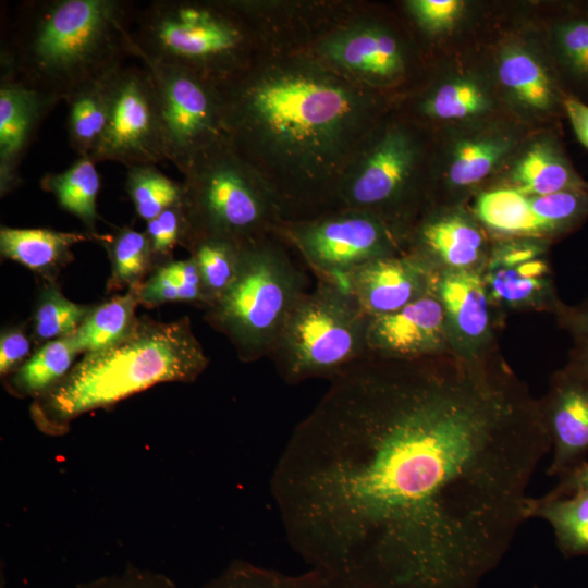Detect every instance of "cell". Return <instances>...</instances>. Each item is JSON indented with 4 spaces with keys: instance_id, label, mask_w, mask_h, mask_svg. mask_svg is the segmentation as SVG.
Here are the masks:
<instances>
[{
    "instance_id": "obj_28",
    "label": "cell",
    "mask_w": 588,
    "mask_h": 588,
    "mask_svg": "<svg viewBox=\"0 0 588 588\" xmlns=\"http://www.w3.org/2000/svg\"><path fill=\"white\" fill-rule=\"evenodd\" d=\"M98 235L63 232L52 229H19L1 226L0 252L4 258L51 279L60 268L73 259L71 247L96 240Z\"/></svg>"
},
{
    "instance_id": "obj_24",
    "label": "cell",
    "mask_w": 588,
    "mask_h": 588,
    "mask_svg": "<svg viewBox=\"0 0 588 588\" xmlns=\"http://www.w3.org/2000/svg\"><path fill=\"white\" fill-rule=\"evenodd\" d=\"M492 187L539 196L588 189V182L578 174L558 136L544 132L523 142Z\"/></svg>"
},
{
    "instance_id": "obj_23",
    "label": "cell",
    "mask_w": 588,
    "mask_h": 588,
    "mask_svg": "<svg viewBox=\"0 0 588 588\" xmlns=\"http://www.w3.org/2000/svg\"><path fill=\"white\" fill-rule=\"evenodd\" d=\"M60 99L0 76V194L21 184L19 166L40 122Z\"/></svg>"
},
{
    "instance_id": "obj_32",
    "label": "cell",
    "mask_w": 588,
    "mask_h": 588,
    "mask_svg": "<svg viewBox=\"0 0 588 588\" xmlns=\"http://www.w3.org/2000/svg\"><path fill=\"white\" fill-rule=\"evenodd\" d=\"M78 354L72 335L49 341L13 372L8 388L13 394L35 400L65 377Z\"/></svg>"
},
{
    "instance_id": "obj_22",
    "label": "cell",
    "mask_w": 588,
    "mask_h": 588,
    "mask_svg": "<svg viewBox=\"0 0 588 588\" xmlns=\"http://www.w3.org/2000/svg\"><path fill=\"white\" fill-rule=\"evenodd\" d=\"M539 401L552 451L547 473L560 477L588 454V381L566 364Z\"/></svg>"
},
{
    "instance_id": "obj_14",
    "label": "cell",
    "mask_w": 588,
    "mask_h": 588,
    "mask_svg": "<svg viewBox=\"0 0 588 588\" xmlns=\"http://www.w3.org/2000/svg\"><path fill=\"white\" fill-rule=\"evenodd\" d=\"M550 243L537 238L494 240L481 275L492 307L558 314L559 298L549 260Z\"/></svg>"
},
{
    "instance_id": "obj_2",
    "label": "cell",
    "mask_w": 588,
    "mask_h": 588,
    "mask_svg": "<svg viewBox=\"0 0 588 588\" xmlns=\"http://www.w3.org/2000/svg\"><path fill=\"white\" fill-rule=\"evenodd\" d=\"M218 88L223 136L266 183L282 222L339 210L342 182L380 125L371 88L311 57L254 59Z\"/></svg>"
},
{
    "instance_id": "obj_10",
    "label": "cell",
    "mask_w": 588,
    "mask_h": 588,
    "mask_svg": "<svg viewBox=\"0 0 588 588\" xmlns=\"http://www.w3.org/2000/svg\"><path fill=\"white\" fill-rule=\"evenodd\" d=\"M277 235L296 249L318 279L344 285L348 273L360 265L404 250L402 236L387 222L355 209L282 223Z\"/></svg>"
},
{
    "instance_id": "obj_25",
    "label": "cell",
    "mask_w": 588,
    "mask_h": 588,
    "mask_svg": "<svg viewBox=\"0 0 588 588\" xmlns=\"http://www.w3.org/2000/svg\"><path fill=\"white\" fill-rule=\"evenodd\" d=\"M498 93L471 72L449 74L433 84L420 101L421 113L434 121L464 124L492 119Z\"/></svg>"
},
{
    "instance_id": "obj_34",
    "label": "cell",
    "mask_w": 588,
    "mask_h": 588,
    "mask_svg": "<svg viewBox=\"0 0 588 588\" xmlns=\"http://www.w3.org/2000/svg\"><path fill=\"white\" fill-rule=\"evenodd\" d=\"M107 249L111 262L109 289L128 290L140 284V280L154 262L150 244L145 232L131 228L120 229L114 235L97 238Z\"/></svg>"
},
{
    "instance_id": "obj_19",
    "label": "cell",
    "mask_w": 588,
    "mask_h": 588,
    "mask_svg": "<svg viewBox=\"0 0 588 588\" xmlns=\"http://www.w3.org/2000/svg\"><path fill=\"white\" fill-rule=\"evenodd\" d=\"M434 292L444 310L454 354L478 359L498 350L497 330L504 317L492 307L481 272L440 273Z\"/></svg>"
},
{
    "instance_id": "obj_27",
    "label": "cell",
    "mask_w": 588,
    "mask_h": 588,
    "mask_svg": "<svg viewBox=\"0 0 588 588\" xmlns=\"http://www.w3.org/2000/svg\"><path fill=\"white\" fill-rule=\"evenodd\" d=\"M549 54L567 95L588 100V11L572 4L550 26Z\"/></svg>"
},
{
    "instance_id": "obj_41",
    "label": "cell",
    "mask_w": 588,
    "mask_h": 588,
    "mask_svg": "<svg viewBox=\"0 0 588 588\" xmlns=\"http://www.w3.org/2000/svg\"><path fill=\"white\" fill-rule=\"evenodd\" d=\"M77 588H179L163 574L139 569L130 565L121 574L103 576Z\"/></svg>"
},
{
    "instance_id": "obj_45",
    "label": "cell",
    "mask_w": 588,
    "mask_h": 588,
    "mask_svg": "<svg viewBox=\"0 0 588 588\" xmlns=\"http://www.w3.org/2000/svg\"><path fill=\"white\" fill-rule=\"evenodd\" d=\"M564 115L567 117L579 143L588 149V103L566 95Z\"/></svg>"
},
{
    "instance_id": "obj_26",
    "label": "cell",
    "mask_w": 588,
    "mask_h": 588,
    "mask_svg": "<svg viewBox=\"0 0 588 588\" xmlns=\"http://www.w3.org/2000/svg\"><path fill=\"white\" fill-rule=\"evenodd\" d=\"M122 69L120 66L107 71L84 83L65 98L68 139L78 157H90L105 133Z\"/></svg>"
},
{
    "instance_id": "obj_17",
    "label": "cell",
    "mask_w": 588,
    "mask_h": 588,
    "mask_svg": "<svg viewBox=\"0 0 588 588\" xmlns=\"http://www.w3.org/2000/svg\"><path fill=\"white\" fill-rule=\"evenodd\" d=\"M318 59L368 87L396 82L405 72L406 54L399 37L371 21L352 23L322 39Z\"/></svg>"
},
{
    "instance_id": "obj_3",
    "label": "cell",
    "mask_w": 588,
    "mask_h": 588,
    "mask_svg": "<svg viewBox=\"0 0 588 588\" xmlns=\"http://www.w3.org/2000/svg\"><path fill=\"white\" fill-rule=\"evenodd\" d=\"M137 9L124 0H35L19 5L1 46V75L60 100L135 57Z\"/></svg>"
},
{
    "instance_id": "obj_33",
    "label": "cell",
    "mask_w": 588,
    "mask_h": 588,
    "mask_svg": "<svg viewBox=\"0 0 588 588\" xmlns=\"http://www.w3.org/2000/svg\"><path fill=\"white\" fill-rule=\"evenodd\" d=\"M184 247L189 250V257L197 266L208 306L219 298L236 278L243 246L217 237H196Z\"/></svg>"
},
{
    "instance_id": "obj_16",
    "label": "cell",
    "mask_w": 588,
    "mask_h": 588,
    "mask_svg": "<svg viewBox=\"0 0 588 588\" xmlns=\"http://www.w3.org/2000/svg\"><path fill=\"white\" fill-rule=\"evenodd\" d=\"M492 243L470 207L431 206L406 234L404 250L424 259L438 274L482 272Z\"/></svg>"
},
{
    "instance_id": "obj_9",
    "label": "cell",
    "mask_w": 588,
    "mask_h": 588,
    "mask_svg": "<svg viewBox=\"0 0 588 588\" xmlns=\"http://www.w3.org/2000/svg\"><path fill=\"white\" fill-rule=\"evenodd\" d=\"M421 148L408 128L380 124L347 171L339 194L340 209L370 212L406 234L431 206L420 177Z\"/></svg>"
},
{
    "instance_id": "obj_48",
    "label": "cell",
    "mask_w": 588,
    "mask_h": 588,
    "mask_svg": "<svg viewBox=\"0 0 588 588\" xmlns=\"http://www.w3.org/2000/svg\"><path fill=\"white\" fill-rule=\"evenodd\" d=\"M0 588H5V585H4V581H3V575H1V584H0Z\"/></svg>"
},
{
    "instance_id": "obj_38",
    "label": "cell",
    "mask_w": 588,
    "mask_h": 588,
    "mask_svg": "<svg viewBox=\"0 0 588 588\" xmlns=\"http://www.w3.org/2000/svg\"><path fill=\"white\" fill-rule=\"evenodd\" d=\"M145 234L150 244L154 261L166 264L176 245L185 244L188 224L182 201L147 222Z\"/></svg>"
},
{
    "instance_id": "obj_21",
    "label": "cell",
    "mask_w": 588,
    "mask_h": 588,
    "mask_svg": "<svg viewBox=\"0 0 588 588\" xmlns=\"http://www.w3.org/2000/svg\"><path fill=\"white\" fill-rule=\"evenodd\" d=\"M438 273L417 255L401 253L370 260L345 279L360 309L369 317L391 314L434 290Z\"/></svg>"
},
{
    "instance_id": "obj_40",
    "label": "cell",
    "mask_w": 588,
    "mask_h": 588,
    "mask_svg": "<svg viewBox=\"0 0 588 588\" xmlns=\"http://www.w3.org/2000/svg\"><path fill=\"white\" fill-rule=\"evenodd\" d=\"M135 293L138 302L147 306L173 302L198 303L207 306L203 290L180 283L163 265L148 280L135 287Z\"/></svg>"
},
{
    "instance_id": "obj_35",
    "label": "cell",
    "mask_w": 588,
    "mask_h": 588,
    "mask_svg": "<svg viewBox=\"0 0 588 588\" xmlns=\"http://www.w3.org/2000/svg\"><path fill=\"white\" fill-rule=\"evenodd\" d=\"M201 588H340L328 576L311 568L297 575L234 561Z\"/></svg>"
},
{
    "instance_id": "obj_43",
    "label": "cell",
    "mask_w": 588,
    "mask_h": 588,
    "mask_svg": "<svg viewBox=\"0 0 588 588\" xmlns=\"http://www.w3.org/2000/svg\"><path fill=\"white\" fill-rule=\"evenodd\" d=\"M558 483L543 498L556 499L588 490V462L585 461L561 475Z\"/></svg>"
},
{
    "instance_id": "obj_4",
    "label": "cell",
    "mask_w": 588,
    "mask_h": 588,
    "mask_svg": "<svg viewBox=\"0 0 588 588\" xmlns=\"http://www.w3.org/2000/svg\"><path fill=\"white\" fill-rule=\"evenodd\" d=\"M209 363L191 320H137L119 343L85 353L65 377L30 405L37 428L49 436L68 432L88 412L115 403L163 382H192Z\"/></svg>"
},
{
    "instance_id": "obj_39",
    "label": "cell",
    "mask_w": 588,
    "mask_h": 588,
    "mask_svg": "<svg viewBox=\"0 0 588 588\" xmlns=\"http://www.w3.org/2000/svg\"><path fill=\"white\" fill-rule=\"evenodd\" d=\"M405 5L418 26L434 36L454 30L467 9L462 0H411Z\"/></svg>"
},
{
    "instance_id": "obj_15",
    "label": "cell",
    "mask_w": 588,
    "mask_h": 588,
    "mask_svg": "<svg viewBox=\"0 0 588 588\" xmlns=\"http://www.w3.org/2000/svg\"><path fill=\"white\" fill-rule=\"evenodd\" d=\"M588 218V189L531 196L512 188L491 192L483 220L497 238H537L551 243L577 230Z\"/></svg>"
},
{
    "instance_id": "obj_5",
    "label": "cell",
    "mask_w": 588,
    "mask_h": 588,
    "mask_svg": "<svg viewBox=\"0 0 588 588\" xmlns=\"http://www.w3.org/2000/svg\"><path fill=\"white\" fill-rule=\"evenodd\" d=\"M135 57L181 66L219 85L253 60L247 20L229 2L155 0L137 10Z\"/></svg>"
},
{
    "instance_id": "obj_46",
    "label": "cell",
    "mask_w": 588,
    "mask_h": 588,
    "mask_svg": "<svg viewBox=\"0 0 588 588\" xmlns=\"http://www.w3.org/2000/svg\"><path fill=\"white\" fill-rule=\"evenodd\" d=\"M567 365L588 381V338L575 339Z\"/></svg>"
},
{
    "instance_id": "obj_13",
    "label": "cell",
    "mask_w": 588,
    "mask_h": 588,
    "mask_svg": "<svg viewBox=\"0 0 588 588\" xmlns=\"http://www.w3.org/2000/svg\"><path fill=\"white\" fill-rule=\"evenodd\" d=\"M90 158L126 167L166 160L156 89L146 68L121 70L107 127Z\"/></svg>"
},
{
    "instance_id": "obj_20",
    "label": "cell",
    "mask_w": 588,
    "mask_h": 588,
    "mask_svg": "<svg viewBox=\"0 0 588 588\" xmlns=\"http://www.w3.org/2000/svg\"><path fill=\"white\" fill-rule=\"evenodd\" d=\"M367 357L413 359L452 352L434 290L402 309L369 317Z\"/></svg>"
},
{
    "instance_id": "obj_47",
    "label": "cell",
    "mask_w": 588,
    "mask_h": 588,
    "mask_svg": "<svg viewBox=\"0 0 588 588\" xmlns=\"http://www.w3.org/2000/svg\"><path fill=\"white\" fill-rule=\"evenodd\" d=\"M584 9H586L588 11V1L587 2H583V3H579Z\"/></svg>"
},
{
    "instance_id": "obj_1",
    "label": "cell",
    "mask_w": 588,
    "mask_h": 588,
    "mask_svg": "<svg viewBox=\"0 0 588 588\" xmlns=\"http://www.w3.org/2000/svg\"><path fill=\"white\" fill-rule=\"evenodd\" d=\"M549 451L540 401L499 348L365 357L295 427L271 490L291 547L340 588H476Z\"/></svg>"
},
{
    "instance_id": "obj_18",
    "label": "cell",
    "mask_w": 588,
    "mask_h": 588,
    "mask_svg": "<svg viewBox=\"0 0 588 588\" xmlns=\"http://www.w3.org/2000/svg\"><path fill=\"white\" fill-rule=\"evenodd\" d=\"M497 90L522 118L564 114L566 93L551 58L522 40H509L494 59Z\"/></svg>"
},
{
    "instance_id": "obj_11",
    "label": "cell",
    "mask_w": 588,
    "mask_h": 588,
    "mask_svg": "<svg viewBox=\"0 0 588 588\" xmlns=\"http://www.w3.org/2000/svg\"><path fill=\"white\" fill-rule=\"evenodd\" d=\"M140 60L154 81L166 160L181 171L223 137L218 85L181 66Z\"/></svg>"
},
{
    "instance_id": "obj_36",
    "label": "cell",
    "mask_w": 588,
    "mask_h": 588,
    "mask_svg": "<svg viewBox=\"0 0 588 588\" xmlns=\"http://www.w3.org/2000/svg\"><path fill=\"white\" fill-rule=\"evenodd\" d=\"M126 168L125 189L136 213L146 222L182 201V183L171 180L156 164H135Z\"/></svg>"
},
{
    "instance_id": "obj_6",
    "label": "cell",
    "mask_w": 588,
    "mask_h": 588,
    "mask_svg": "<svg viewBox=\"0 0 588 588\" xmlns=\"http://www.w3.org/2000/svg\"><path fill=\"white\" fill-rule=\"evenodd\" d=\"M181 172L188 224L184 246L196 237L244 246L277 234L283 223L266 183L224 136L194 156Z\"/></svg>"
},
{
    "instance_id": "obj_12",
    "label": "cell",
    "mask_w": 588,
    "mask_h": 588,
    "mask_svg": "<svg viewBox=\"0 0 588 588\" xmlns=\"http://www.w3.org/2000/svg\"><path fill=\"white\" fill-rule=\"evenodd\" d=\"M523 142L520 132L494 119L451 125L431 192V206L465 205L507 164Z\"/></svg>"
},
{
    "instance_id": "obj_7",
    "label": "cell",
    "mask_w": 588,
    "mask_h": 588,
    "mask_svg": "<svg viewBox=\"0 0 588 588\" xmlns=\"http://www.w3.org/2000/svg\"><path fill=\"white\" fill-rule=\"evenodd\" d=\"M273 235L243 246L236 278L206 307V320L246 363L269 356L292 308L307 292L304 271Z\"/></svg>"
},
{
    "instance_id": "obj_44",
    "label": "cell",
    "mask_w": 588,
    "mask_h": 588,
    "mask_svg": "<svg viewBox=\"0 0 588 588\" xmlns=\"http://www.w3.org/2000/svg\"><path fill=\"white\" fill-rule=\"evenodd\" d=\"M555 316L574 339L588 338V302L575 307L563 304Z\"/></svg>"
},
{
    "instance_id": "obj_31",
    "label": "cell",
    "mask_w": 588,
    "mask_h": 588,
    "mask_svg": "<svg viewBox=\"0 0 588 588\" xmlns=\"http://www.w3.org/2000/svg\"><path fill=\"white\" fill-rule=\"evenodd\" d=\"M135 289L124 295L94 306L87 318L73 333L72 339L79 354L108 348L125 339L134 329L138 304Z\"/></svg>"
},
{
    "instance_id": "obj_8",
    "label": "cell",
    "mask_w": 588,
    "mask_h": 588,
    "mask_svg": "<svg viewBox=\"0 0 588 588\" xmlns=\"http://www.w3.org/2000/svg\"><path fill=\"white\" fill-rule=\"evenodd\" d=\"M368 321L344 284L318 279L292 308L269 357L286 383L331 380L367 357Z\"/></svg>"
},
{
    "instance_id": "obj_42",
    "label": "cell",
    "mask_w": 588,
    "mask_h": 588,
    "mask_svg": "<svg viewBox=\"0 0 588 588\" xmlns=\"http://www.w3.org/2000/svg\"><path fill=\"white\" fill-rule=\"evenodd\" d=\"M30 341L20 327L3 329L0 335V373L14 372L29 355Z\"/></svg>"
},
{
    "instance_id": "obj_29",
    "label": "cell",
    "mask_w": 588,
    "mask_h": 588,
    "mask_svg": "<svg viewBox=\"0 0 588 588\" xmlns=\"http://www.w3.org/2000/svg\"><path fill=\"white\" fill-rule=\"evenodd\" d=\"M527 518H541L551 526L564 556H588V490L556 499L531 497Z\"/></svg>"
},
{
    "instance_id": "obj_30",
    "label": "cell",
    "mask_w": 588,
    "mask_h": 588,
    "mask_svg": "<svg viewBox=\"0 0 588 588\" xmlns=\"http://www.w3.org/2000/svg\"><path fill=\"white\" fill-rule=\"evenodd\" d=\"M40 186L56 197L61 208L78 218L87 233L98 235L96 222L99 215L96 200L100 189V175L90 157H78L64 171L45 174Z\"/></svg>"
},
{
    "instance_id": "obj_37",
    "label": "cell",
    "mask_w": 588,
    "mask_h": 588,
    "mask_svg": "<svg viewBox=\"0 0 588 588\" xmlns=\"http://www.w3.org/2000/svg\"><path fill=\"white\" fill-rule=\"evenodd\" d=\"M93 307L70 301L61 293L57 284L49 283L41 290L34 309V340L40 343L73 334Z\"/></svg>"
}]
</instances>
